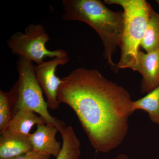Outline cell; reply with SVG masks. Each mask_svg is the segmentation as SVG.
Returning a JSON list of instances; mask_svg holds the SVG:
<instances>
[{"label":"cell","mask_w":159,"mask_h":159,"mask_svg":"<svg viewBox=\"0 0 159 159\" xmlns=\"http://www.w3.org/2000/svg\"><path fill=\"white\" fill-rule=\"evenodd\" d=\"M137 72L142 75V93H148L159 86V48L147 53L140 51Z\"/></svg>","instance_id":"cell-8"},{"label":"cell","mask_w":159,"mask_h":159,"mask_svg":"<svg viewBox=\"0 0 159 159\" xmlns=\"http://www.w3.org/2000/svg\"><path fill=\"white\" fill-rule=\"evenodd\" d=\"M17 69L18 79L10 90L12 97V115L20 110L33 111L43 118L47 124L54 125L60 132H62L66 127L65 122L49 113L42 89L36 79L33 62L20 57Z\"/></svg>","instance_id":"cell-4"},{"label":"cell","mask_w":159,"mask_h":159,"mask_svg":"<svg viewBox=\"0 0 159 159\" xmlns=\"http://www.w3.org/2000/svg\"><path fill=\"white\" fill-rule=\"evenodd\" d=\"M12 100L10 91H0V131H3L12 116Z\"/></svg>","instance_id":"cell-14"},{"label":"cell","mask_w":159,"mask_h":159,"mask_svg":"<svg viewBox=\"0 0 159 159\" xmlns=\"http://www.w3.org/2000/svg\"><path fill=\"white\" fill-rule=\"evenodd\" d=\"M60 133L62 139V146L56 159H79L81 144L74 128L68 125Z\"/></svg>","instance_id":"cell-11"},{"label":"cell","mask_w":159,"mask_h":159,"mask_svg":"<svg viewBox=\"0 0 159 159\" xmlns=\"http://www.w3.org/2000/svg\"><path fill=\"white\" fill-rule=\"evenodd\" d=\"M45 123L47 124L44 119L33 111L20 110L12 115L9 125L1 134H14L29 136L33 126Z\"/></svg>","instance_id":"cell-9"},{"label":"cell","mask_w":159,"mask_h":159,"mask_svg":"<svg viewBox=\"0 0 159 159\" xmlns=\"http://www.w3.org/2000/svg\"><path fill=\"white\" fill-rule=\"evenodd\" d=\"M104 2L118 5L123 9L124 24L119 47L121 56L116 64L117 68L138 71L139 48L152 7L145 0H105Z\"/></svg>","instance_id":"cell-3"},{"label":"cell","mask_w":159,"mask_h":159,"mask_svg":"<svg viewBox=\"0 0 159 159\" xmlns=\"http://www.w3.org/2000/svg\"><path fill=\"white\" fill-rule=\"evenodd\" d=\"M62 6L63 19L83 22L97 31L103 44V58L113 70L118 72L112 58L121 44L123 11H112L99 0H63Z\"/></svg>","instance_id":"cell-2"},{"label":"cell","mask_w":159,"mask_h":159,"mask_svg":"<svg viewBox=\"0 0 159 159\" xmlns=\"http://www.w3.org/2000/svg\"><path fill=\"white\" fill-rule=\"evenodd\" d=\"M33 150L29 136L14 134H1L0 159H10Z\"/></svg>","instance_id":"cell-10"},{"label":"cell","mask_w":159,"mask_h":159,"mask_svg":"<svg viewBox=\"0 0 159 159\" xmlns=\"http://www.w3.org/2000/svg\"></svg>","instance_id":"cell-18"},{"label":"cell","mask_w":159,"mask_h":159,"mask_svg":"<svg viewBox=\"0 0 159 159\" xmlns=\"http://www.w3.org/2000/svg\"><path fill=\"white\" fill-rule=\"evenodd\" d=\"M51 157L32 150L20 156L11 159H50Z\"/></svg>","instance_id":"cell-15"},{"label":"cell","mask_w":159,"mask_h":159,"mask_svg":"<svg viewBox=\"0 0 159 159\" xmlns=\"http://www.w3.org/2000/svg\"><path fill=\"white\" fill-rule=\"evenodd\" d=\"M36 130L30 134L29 140L33 151L45 155L58 156L61 150V143L56 139L58 129L50 124L36 125Z\"/></svg>","instance_id":"cell-7"},{"label":"cell","mask_w":159,"mask_h":159,"mask_svg":"<svg viewBox=\"0 0 159 159\" xmlns=\"http://www.w3.org/2000/svg\"><path fill=\"white\" fill-rule=\"evenodd\" d=\"M141 47L146 53L159 48V13L152 8L151 9L148 25Z\"/></svg>","instance_id":"cell-13"},{"label":"cell","mask_w":159,"mask_h":159,"mask_svg":"<svg viewBox=\"0 0 159 159\" xmlns=\"http://www.w3.org/2000/svg\"><path fill=\"white\" fill-rule=\"evenodd\" d=\"M61 79L57 99L76 113L94 149L107 153L121 145L134 112L128 91L94 69L78 68Z\"/></svg>","instance_id":"cell-1"},{"label":"cell","mask_w":159,"mask_h":159,"mask_svg":"<svg viewBox=\"0 0 159 159\" xmlns=\"http://www.w3.org/2000/svg\"><path fill=\"white\" fill-rule=\"evenodd\" d=\"M50 40V36L43 26L40 24H30L25 32L17 31L12 34L7 43L12 54L25 57L37 65L44 61V59L47 57L53 59L68 56L66 51L63 49L48 50L46 44Z\"/></svg>","instance_id":"cell-5"},{"label":"cell","mask_w":159,"mask_h":159,"mask_svg":"<svg viewBox=\"0 0 159 159\" xmlns=\"http://www.w3.org/2000/svg\"><path fill=\"white\" fill-rule=\"evenodd\" d=\"M156 2L158 4L159 6V0H157V1H156Z\"/></svg>","instance_id":"cell-17"},{"label":"cell","mask_w":159,"mask_h":159,"mask_svg":"<svg viewBox=\"0 0 159 159\" xmlns=\"http://www.w3.org/2000/svg\"><path fill=\"white\" fill-rule=\"evenodd\" d=\"M112 159H130L126 155L122 153L118 155L116 157H115Z\"/></svg>","instance_id":"cell-16"},{"label":"cell","mask_w":159,"mask_h":159,"mask_svg":"<svg viewBox=\"0 0 159 159\" xmlns=\"http://www.w3.org/2000/svg\"><path fill=\"white\" fill-rule=\"evenodd\" d=\"M68 56L55 57L34 66L35 76L39 84L45 95L48 107L52 110L59 107L57 93L62 79L57 77V67L66 64L69 61Z\"/></svg>","instance_id":"cell-6"},{"label":"cell","mask_w":159,"mask_h":159,"mask_svg":"<svg viewBox=\"0 0 159 159\" xmlns=\"http://www.w3.org/2000/svg\"><path fill=\"white\" fill-rule=\"evenodd\" d=\"M132 110H142L149 115L151 121L159 124V86L143 98L133 101Z\"/></svg>","instance_id":"cell-12"}]
</instances>
